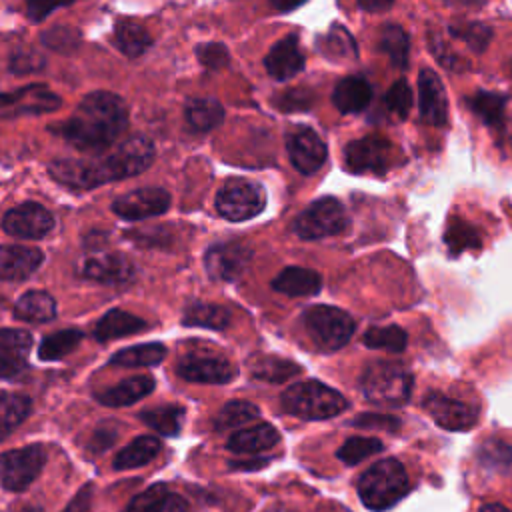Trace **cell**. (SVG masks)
<instances>
[{"label":"cell","instance_id":"cell-1","mask_svg":"<svg viewBox=\"0 0 512 512\" xmlns=\"http://www.w3.org/2000/svg\"><path fill=\"white\" fill-rule=\"evenodd\" d=\"M154 160V144L146 136H130L114 150L88 160L64 158L48 166L50 176L70 188L90 190L106 182L124 180L144 172Z\"/></svg>","mask_w":512,"mask_h":512},{"label":"cell","instance_id":"cell-2","mask_svg":"<svg viewBox=\"0 0 512 512\" xmlns=\"http://www.w3.org/2000/svg\"><path fill=\"white\" fill-rule=\"evenodd\" d=\"M128 126V108L118 94L92 92L82 98L70 118L52 126L60 138L84 152L106 150Z\"/></svg>","mask_w":512,"mask_h":512},{"label":"cell","instance_id":"cell-3","mask_svg":"<svg viewBox=\"0 0 512 512\" xmlns=\"http://www.w3.org/2000/svg\"><path fill=\"white\" fill-rule=\"evenodd\" d=\"M410 490L408 474L396 458L372 464L358 480V496L368 510L384 512L398 504Z\"/></svg>","mask_w":512,"mask_h":512},{"label":"cell","instance_id":"cell-4","mask_svg":"<svg viewBox=\"0 0 512 512\" xmlns=\"http://www.w3.org/2000/svg\"><path fill=\"white\" fill-rule=\"evenodd\" d=\"M280 404L286 414L302 420H328L348 408V400L338 390L318 380H304L288 386Z\"/></svg>","mask_w":512,"mask_h":512},{"label":"cell","instance_id":"cell-5","mask_svg":"<svg viewBox=\"0 0 512 512\" xmlns=\"http://www.w3.org/2000/svg\"><path fill=\"white\" fill-rule=\"evenodd\" d=\"M360 388L374 406H402L412 392V374L392 360H374L362 370Z\"/></svg>","mask_w":512,"mask_h":512},{"label":"cell","instance_id":"cell-6","mask_svg":"<svg viewBox=\"0 0 512 512\" xmlns=\"http://www.w3.org/2000/svg\"><path fill=\"white\" fill-rule=\"evenodd\" d=\"M302 324L312 338V342L324 350L334 352L348 344V340L354 334V320L348 312L336 308L318 304L302 314Z\"/></svg>","mask_w":512,"mask_h":512},{"label":"cell","instance_id":"cell-7","mask_svg":"<svg viewBox=\"0 0 512 512\" xmlns=\"http://www.w3.org/2000/svg\"><path fill=\"white\" fill-rule=\"evenodd\" d=\"M216 210L230 222H244L258 216L266 206L264 188L248 178H230L216 192Z\"/></svg>","mask_w":512,"mask_h":512},{"label":"cell","instance_id":"cell-8","mask_svg":"<svg viewBox=\"0 0 512 512\" xmlns=\"http://www.w3.org/2000/svg\"><path fill=\"white\" fill-rule=\"evenodd\" d=\"M346 226L348 216L344 206L336 198L324 196L314 200L296 216L292 230L302 240H318L340 234Z\"/></svg>","mask_w":512,"mask_h":512},{"label":"cell","instance_id":"cell-9","mask_svg":"<svg viewBox=\"0 0 512 512\" xmlns=\"http://www.w3.org/2000/svg\"><path fill=\"white\" fill-rule=\"evenodd\" d=\"M48 460L42 444H30L0 454V484L10 492L26 490Z\"/></svg>","mask_w":512,"mask_h":512},{"label":"cell","instance_id":"cell-10","mask_svg":"<svg viewBox=\"0 0 512 512\" xmlns=\"http://www.w3.org/2000/svg\"><path fill=\"white\" fill-rule=\"evenodd\" d=\"M344 164L354 174H384L392 164V142L378 134L352 140L344 148Z\"/></svg>","mask_w":512,"mask_h":512},{"label":"cell","instance_id":"cell-11","mask_svg":"<svg viewBox=\"0 0 512 512\" xmlns=\"http://www.w3.org/2000/svg\"><path fill=\"white\" fill-rule=\"evenodd\" d=\"M6 234L24 240H40L54 228V216L38 202H22L2 218Z\"/></svg>","mask_w":512,"mask_h":512},{"label":"cell","instance_id":"cell-12","mask_svg":"<svg viewBox=\"0 0 512 512\" xmlns=\"http://www.w3.org/2000/svg\"><path fill=\"white\" fill-rule=\"evenodd\" d=\"M286 150L292 166L306 176L318 172L328 158L326 144L308 126H294L286 134Z\"/></svg>","mask_w":512,"mask_h":512},{"label":"cell","instance_id":"cell-13","mask_svg":"<svg viewBox=\"0 0 512 512\" xmlns=\"http://www.w3.org/2000/svg\"><path fill=\"white\" fill-rule=\"evenodd\" d=\"M170 208V194L158 186L130 190L112 202V212L124 220H144L160 216Z\"/></svg>","mask_w":512,"mask_h":512},{"label":"cell","instance_id":"cell-14","mask_svg":"<svg viewBox=\"0 0 512 512\" xmlns=\"http://www.w3.org/2000/svg\"><path fill=\"white\" fill-rule=\"evenodd\" d=\"M422 406L426 414L440 426L452 432H464L470 430L478 422V408L464 404L460 400L448 398L440 392H430L424 400Z\"/></svg>","mask_w":512,"mask_h":512},{"label":"cell","instance_id":"cell-15","mask_svg":"<svg viewBox=\"0 0 512 512\" xmlns=\"http://www.w3.org/2000/svg\"><path fill=\"white\" fill-rule=\"evenodd\" d=\"M78 270L84 278L100 284H126L136 278V266L126 256L116 252L90 254L80 262Z\"/></svg>","mask_w":512,"mask_h":512},{"label":"cell","instance_id":"cell-16","mask_svg":"<svg viewBox=\"0 0 512 512\" xmlns=\"http://www.w3.org/2000/svg\"><path fill=\"white\" fill-rule=\"evenodd\" d=\"M176 374L196 384H226L236 376V368L224 358L188 354L176 364Z\"/></svg>","mask_w":512,"mask_h":512},{"label":"cell","instance_id":"cell-17","mask_svg":"<svg viewBox=\"0 0 512 512\" xmlns=\"http://www.w3.org/2000/svg\"><path fill=\"white\" fill-rule=\"evenodd\" d=\"M418 110L420 118L430 126L448 122V96L438 74L430 68H422L418 74Z\"/></svg>","mask_w":512,"mask_h":512},{"label":"cell","instance_id":"cell-18","mask_svg":"<svg viewBox=\"0 0 512 512\" xmlns=\"http://www.w3.org/2000/svg\"><path fill=\"white\" fill-rule=\"evenodd\" d=\"M248 262H250V250L240 242H224V244L210 246L204 256L206 272L214 280H224V282L236 280L246 270Z\"/></svg>","mask_w":512,"mask_h":512},{"label":"cell","instance_id":"cell-19","mask_svg":"<svg viewBox=\"0 0 512 512\" xmlns=\"http://www.w3.org/2000/svg\"><path fill=\"white\" fill-rule=\"evenodd\" d=\"M42 262H44V254L40 248L22 246V244H4L0 246V280L4 282L26 280L40 268Z\"/></svg>","mask_w":512,"mask_h":512},{"label":"cell","instance_id":"cell-20","mask_svg":"<svg viewBox=\"0 0 512 512\" xmlns=\"http://www.w3.org/2000/svg\"><path fill=\"white\" fill-rule=\"evenodd\" d=\"M264 68L274 80H290L304 68V54L296 34L280 38L264 56Z\"/></svg>","mask_w":512,"mask_h":512},{"label":"cell","instance_id":"cell-21","mask_svg":"<svg viewBox=\"0 0 512 512\" xmlns=\"http://www.w3.org/2000/svg\"><path fill=\"white\" fill-rule=\"evenodd\" d=\"M62 100L46 86H26L0 94V110L10 108L14 114H42L56 110Z\"/></svg>","mask_w":512,"mask_h":512},{"label":"cell","instance_id":"cell-22","mask_svg":"<svg viewBox=\"0 0 512 512\" xmlns=\"http://www.w3.org/2000/svg\"><path fill=\"white\" fill-rule=\"evenodd\" d=\"M332 102L342 114L364 112L372 102V86L362 76H346L334 86Z\"/></svg>","mask_w":512,"mask_h":512},{"label":"cell","instance_id":"cell-23","mask_svg":"<svg viewBox=\"0 0 512 512\" xmlns=\"http://www.w3.org/2000/svg\"><path fill=\"white\" fill-rule=\"evenodd\" d=\"M278 440H280L278 430L272 424L262 422V424L242 428V430L234 432L228 438L226 448L234 454H256V452H264V450L274 448L278 444Z\"/></svg>","mask_w":512,"mask_h":512},{"label":"cell","instance_id":"cell-24","mask_svg":"<svg viewBox=\"0 0 512 512\" xmlns=\"http://www.w3.org/2000/svg\"><path fill=\"white\" fill-rule=\"evenodd\" d=\"M154 386H156V382L152 376L138 374V376L126 378V380L118 382L116 386L100 392L98 402L104 406H110V408L130 406V404H136L138 400L146 398L154 390Z\"/></svg>","mask_w":512,"mask_h":512},{"label":"cell","instance_id":"cell-25","mask_svg":"<svg viewBox=\"0 0 512 512\" xmlns=\"http://www.w3.org/2000/svg\"><path fill=\"white\" fill-rule=\"evenodd\" d=\"M272 288L286 296H314L322 288V278L316 270L288 266L272 280Z\"/></svg>","mask_w":512,"mask_h":512},{"label":"cell","instance_id":"cell-26","mask_svg":"<svg viewBox=\"0 0 512 512\" xmlns=\"http://www.w3.org/2000/svg\"><path fill=\"white\" fill-rule=\"evenodd\" d=\"M146 328V322L138 318L132 312H126L122 308L108 310L94 326V338L98 342H108L116 338H124L136 332H142Z\"/></svg>","mask_w":512,"mask_h":512},{"label":"cell","instance_id":"cell-27","mask_svg":"<svg viewBox=\"0 0 512 512\" xmlns=\"http://www.w3.org/2000/svg\"><path fill=\"white\" fill-rule=\"evenodd\" d=\"M14 316L22 322L32 324L50 322L56 316V300L44 290H28L18 298L14 306Z\"/></svg>","mask_w":512,"mask_h":512},{"label":"cell","instance_id":"cell-28","mask_svg":"<svg viewBox=\"0 0 512 512\" xmlns=\"http://www.w3.org/2000/svg\"><path fill=\"white\" fill-rule=\"evenodd\" d=\"M160 448L162 442L156 436H138L114 456L112 466L116 470H132L144 466L158 456Z\"/></svg>","mask_w":512,"mask_h":512},{"label":"cell","instance_id":"cell-29","mask_svg":"<svg viewBox=\"0 0 512 512\" xmlns=\"http://www.w3.org/2000/svg\"><path fill=\"white\" fill-rule=\"evenodd\" d=\"M32 412V400L20 392L0 390V440L10 436Z\"/></svg>","mask_w":512,"mask_h":512},{"label":"cell","instance_id":"cell-30","mask_svg":"<svg viewBox=\"0 0 512 512\" xmlns=\"http://www.w3.org/2000/svg\"><path fill=\"white\" fill-rule=\"evenodd\" d=\"M186 122L198 132H210L224 120V108L214 98H190L184 108Z\"/></svg>","mask_w":512,"mask_h":512},{"label":"cell","instance_id":"cell-31","mask_svg":"<svg viewBox=\"0 0 512 512\" xmlns=\"http://www.w3.org/2000/svg\"><path fill=\"white\" fill-rule=\"evenodd\" d=\"M166 346L160 342L136 344L122 348L110 356V364L124 366V368H142V366H156L164 360Z\"/></svg>","mask_w":512,"mask_h":512},{"label":"cell","instance_id":"cell-32","mask_svg":"<svg viewBox=\"0 0 512 512\" xmlns=\"http://www.w3.org/2000/svg\"><path fill=\"white\" fill-rule=\"evenodd\" d=\"M468 104L472 112L490 128H502L504 126V110H506V96L498 92L478 90L468 98Z\"/></svg>","mask_w":512,"mask_h":512},{"label":"cell","instance_id":"cell-33","mask_svg":"<svg viewBox=\"0 0 512 512\" xmlns=\"http://www.w3.org/2000/svg\"><path fill=\"white\" fill-rule=\"evenodd\" d=\"M378 48L388 56V60L394 66H398V68L408 66L410 38H408V32L402 26H398V24L382 26L380 38H378Z\"/></svg>","mask_w":512,"mask_h":512},{"label":"cell","instance_id":"cell-34","mask_svg":"<svg viewBox=\"0 0 512 512\" xmlns=\"http://www.w3.org/2000/svg\"><path fill=\"white\" fill-rule=\"evenodd\" d=\"M114 38H116L118 48L130 58H136V56L144 54L148 50V46L152 44V38H150L148 30L136 20H120L116 24Z\"/></svg>","mask_w":512,"mask_h":512},{"label":"cell","instance_id":"cell-35","mask_svg":"<svg viewBox=\"0 0 512 512\" xmlns=\"http://www.w3.org/2000/svg\"><path fill=\"white\" fill-rule=\"evenodd\" d=\"M230 310L218 304H206V302H194L186 308L182 322L186 326H200L210 330H222L230 324Z\"/></svg>","mask_w":512,"mask_h":512},{"label":"cell","instance_id":"cell-36","mask_svg":"<svg viewBox=\"0 0 512 512\" xmlns=\"http://www.w3.org/2000/svg\"><path fill=\"white\" fill-rule=\"evenodd\" d=\"M140 420L164 436H176L182 428L184 408L178 404L154 406L140 412Z\"/></svg>","mask_w":512,"mask_h":512},{"label":"cell","instance_id":"cell-37","mask_svg":"<svg viewBox=\"0 0 512 512\" xmlns=\"http://www.w3.org/2000/svg\"><path fill=\"white\" fill-rule=\"evenodd\" d=\"M82 338H84V334L76 328L54 332V334L42 338V342L38 346V358L46 360V362L60 360V358L68 356L70 352H74L78 348V344L82 342Z\"/></svg>","mask_w":512,"mask_h":512},{"label":"cell","instance_id":"cell-38","mask_svg":"<svg viewBox=\"0 0 512 512\" xmlns=\"http://www.w3.org/2000/svg\"><path fill=\"white\" fill-rule=\"evenodd\" d=\"M258 416H260V410L256 404H252L248 400H230L216 414L214 426H216V430H228V428L248 424V422L256 420Z\"/></svg>","mask_w":512,"mask_h":512},{"label":"cell","instance_id":"cell-39","mask_svg":"<svg viewBox=\"0 0 512 512\" xmlns=\"http://www.w3.org/2000/svg\"><path fill=\"white\" fill-rule=\"evenodd\" d=\"M362 342L372 350L402 352L406 348L408 336L400 326H378L364 332Z\"/></svg>","mask_w":512,"mask_h":512},{"label":"cell","instance_id":"cell-40","mask_svg":"<svg viewBox=\"0 0 512 512\" xmlns=\"http://www.w3.org/2000/svg\"><path fill=\"white\" fill-rule=\"evenodd\" d=\"M300 366L284 360V358H274V356H258L252 362V374L258 380H266V382H282L288 380L290 376L298 374Z\"/></svg>","mask_w":512,"mask_h":512},{"label":"cell","instance_id":"cell-41","mask_svg":"<svg viewBox=\"0 0 512 512\" xmlns=\"http://www.w3.org/2000/svg\"><path fill=\"white\" fill-rule=\"evenodd\" d=\"M382 442L378 438H364V436H352L348 438L338 450H336V458L340 462H344L346 466H354L360 464L362 460H366L372 454H378L382 450Z\"/></svg>","mask_w":512,"mask_h":512},{"label":"cell","instance_id":"cell-42","mask_svg":"<svg viewBox=\"0 0 512 512\" xmlns=\"http://www.w3.org/2000/svg\"><path fill=\"white\" fill-rule=\"evenodd\" d=\"M450 34L458 40H462L470 50L482 52L490 42V28L480 22H454L450 24Z\"/></svg>","mask_w":512,"mask_h":512},{"label":"cell","instance_id":"cell-43","mask_svg":"<svg viewBox=\"0 0 512 512\" xmlns=\"http://www.w3.org/2000/svg\"><path fill=\"white\" fill-rule=\"evenodd\" d=\"M412 106V92L410 86L406 84V80H396L384 94V110L396 118V120H404L410 112Z\"/></svg>","mask_w":512,"mask_h":512},{"label":"cell","instance_id":"cell-44","mask_svg":"<svg viewBox=\"0 0 512 512\" xmlns=\"http://www.w3.org/2000/svg\"><path fill=\"white\" fill-rule=\"evenodd\" d=\"M446 244L454 252H462L470 246H478L480 240H478V232L470 224L456 218V220H452V224L446 230Z\"/></svg>","mask_w":512,"mask_h":512},{"label":"cell","instance_id":"cell-45","mask_svg":"<svg viewBox=\"0 0 512 512\" xmlns=\"http://www.w3.org/2000/svg\"><path fill=\"white\" fill-rule=\"evenodd\" d=\"M42 42L56 52H72L80 44V34L68 26H54L42 36Z\"/></svg>","mask_w":512,"mask_h":512},{"label":"cell","instance_id":"cell-46","mask_svg":"<svg viewBox=\"0 0 512 512\" xmlns=\"http://www.w3.org/2000/svg\"><path fill=\"white\" fill-rule=\"evenodd\" d=\"M322 54L324 56H330V58H346L348 54L354 56L356 50H354V42L348 34V30H336V32H328L324 36V44L320 46Z\"/></svg>","mask_w":512,"mask_h":512},{"label":"cell","instance_id":"cell-47","mask_svg":"<svg viewBox=\"0 0 512 512\" xmlns=\"http://www.w3.org/2000/svg\"><path fill=\"white\" fill-rule=\"evenodd\" d=\"M32 346V334L20 328H0V352L28 354Z\"/></svg>","mask_w":512,"mask_h":512},{"label":"cell","instance_id":"cell-48","mask_svg":"<svg viewBox=\"0 0 512 512\" xmlns=\"http://www.w3.org/2000/svg\"><path fill=\"white\" fill-rule=\"evenodd\" d=\"M480 460L484 462V466L504 468V466H508L512 462V448L508 444H504V442L488 440L480 448Z\"/></svg>","mask_w":512,"mask_h":512},{"label":"cell","instance_id":"cell-49","mask_svg":"<svg viewBox=\"0 0 512 512\" xmlns=\"http://www.w3.org/2000/svg\"><path fill=\"white\" fill-rule=\"evenodd\" d=\"M196 56L198 60L206 66V68H224L230 60V54H228V48L224 44H218V42H208V44H200L196 48Z\"/></svg>","mask_w":512,"mask_h":512},{"label":"cell","instance_id":"cell-50","mask_svg":"<svg viewBox=\"0 0 512 512\" xmlns=\"http://www.w3.org/2000/svg\"><path fill=\"white\" fill-rule=\"evenodd\" d=\"M28 370L26 354L18 352H0V380L18 378Z\"/></svg>","mask_w":512,"mask_h":512},{"label":"cell","instance_id":"cell-51","mask_svg":"<svg viewBox=\"0 0 512 512\" xmlns=\"http://www.w3.org/2000/svg\"><path fill=\"white\" fill-rule=\"evenodd\" d=\"M42 66H44V58L38 52H32V50H20L10 60V70L16 72V74L36 72Z\"/></svg>","mask_w":512,"mask_h":512},{"label":"cell","instance_id":"cell-52","mask_svg":"<svg viewBox=\"0 0 512 512\" xmlns=\"http://www.w3.org/2000/svg\"><path fill=\"white\" fill-rule=\"evenodd\" d=\"M166 492H168V488H166L164 484H154V486H150L148 490L136 494V496L128 502V506H126L124 512H144V510L150 508L158 498H162Z\"/></svg>","mask_w":512,"mask_h":512},{"label":"cell","instance_id":"cell-53","mask_svg":"<svg viewBox=\"0 0 512 512\" xmlns=\"http://www.w3.org/2000/svg\"><path fill=\"white\" fill-rule=\"evenodd\" d=\"M350 424L356 428H380V430L392 432L398 428L400 420L394 416H388V414H360Z\"/></svg>","mask_w":512,"mask_h":512},{"label":"cell","instance_id":"cell-54","mask_svg":"<svg viewBox=\"0 0 512 512\" xmlns=\"http://www.w3.org/2000/svg\"><path fill=\"white\" fill-rule=\"evenodd\" d=\"M74 0H28V18L32 22H42L50 12H54L60 6H68Z\"/></svg>","mask_w":512,"mask_h":512},{"label":"cell","instance_id":"cell-55","mask_svg":"<svg viewBox=\"0 0 512 512\" xmlns=\"http://www.w3.org/2000/svg\"><path fill=\"white\" fill-rule=\"evenodd\" d=\"M144 512H188V504H186V500L182 496L166 492L162 498H158Z\"/></svg>","mask_w":512,"mask_h":512},{"label":"cell","instance_id":"cell-56","mask_svg":"<svg viewBox=\"0 0 512 512\" xmlns=\"http://www.w3.org/2000/svg\"><path fill=\"white\" fill-rule=\"evenodd\" d=\"M310 96L308 92H300V90H292L286 92L282 96V100L278 102V106H282L284 110H300V108H308L310 106Z\"/></svg>","mask_w":512,"mask_h":512},{"label":"cell","instance_id":"cell-57","mask_svg":"<svg viewBox=\"0 0 512 512\" xmlns=\"http://www.w3.org/2000/svg\"><path fill=\"white\" fill-rule=\"evenodd\" d=\"M90 500H92V486L86 484V486L70 500V504L64 508V512H88Z\"/></svg>","mask_w":512,"mask_h":512},{"label":"cell","instance_id":"cell-58","mask_svg":"<svg viewBox=\"0 0 512 512\" xmlns=\"http://www.w3.org/2000/svg\"><path fill=\"white\" fill-rule=\"evenodd\" d=\"M92 448L94 450H106L114 440H116V430L114 426L112 428H98L94 432V438H92Z\"/></svg>","mask_w":512,"mask_h":512},{"label":"cell","instance_id":"cell-59","mask_svg":"<svg viewBox=\"0 0 512 512\" xmlns=\"http://www.w3.org/2000/svg\"><path fill=\"white\" fill-rule=\"evenodd\" d=\"M356 4L366 12H384L394 4V0H356Z\"/></svg>","mask_w":512,"mask_h":512},{"label":"cell","instance_id":"cell-60","mask_svg":"<svg viewBox=\"0 0 512 512\" xmlns=\"http://www.w3.org/2000/svg\"><path fill=\"white\" fill-rule=\"evenodd\" d=\"M276 10H280V12H290V10H294V8H298V6H302L306 0H268Z\"/></svg>","mask_w":512,"mask_h":512},{"label":"cell","instance_id":"cell-61","mask_svg":"<svg viewBox=\"0 0 512 512\" xmlns=\"http://www.w3.org/2000/svg\"><path fill=\"white\" fill-rule=\"evenodd\" d=\"M480 512H510V510L498 502H490V504H482Z\"/></svg>","mask_w":512,"mask_h":512},{"label":"cell","instance_id":"cell-62","mask_svg":"<svg viewBox=\"0 0 512 512\" xmlns=\"http://www.w3.org/2000/svg\"><path fill=\"white\" fill-rule=\"evenodd\" d=\"M20 512H44V510L38 506H24Z\"/></svg>","mask_w":512,"mask_h":512},{"label":"cell","instance_id":"cell-63","mask_svg":"<svg viewBox=\"0 0 512 512\" xmlns=\"http://www.w3.org/2000/svg\"><path fill=\"white\" fill-rule=\"evenodd\" d=\"M510 72H512V62H510Z\"/></svg>","mask_w":512,"mask_h":512}]
</instances>
